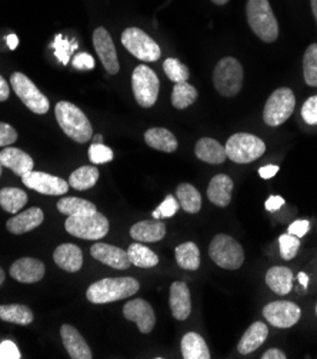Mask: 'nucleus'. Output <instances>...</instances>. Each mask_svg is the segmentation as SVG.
Segmentation results:
<instances>
[{
  "instance_id": "nucleus-48",
  "label": "nucleus",
  "mask_w": 317,
  "mask_h": 359,
  "mask_svg": "<svg viewBox=\"0 0 317 359\" xmlns=\"http://www.w3.org/2000/svg\"><path fill=\"white\" fill-rule=\"evenodd\" d=\"M72 63L76 69H93L94 67V59L89 53H79L73 59Z\"/></svg>"
},
{
  "instance_id": "nucleus-57",
  "label": "nucleus",
  "mask_w": 317,
  "mask_h": 359,
  "mask_svg": "<svg viewBox=\"0 0 317 359\" xmlns=\"http://www.w3.org/2000/svg\"><path fill=\"white\" fill-rule=\"evenodd\" d=\"M93 143H103V136L101 135H94L93 136Z\"/></svg>"
},
{
  "instance_id": "nucleus-45",
  "label": "nucleus",
  "mask_w": 317,
  "mask_h": 359,
  "mask_svg": "<svg viewBox=\"0 0 317 359\" xmlns=\"http://www.w3.org/2000/svg\"><path fill=\"white\" fill-rule=\"evenodd\" d=\"M17 140V132L8 123L0 122V147H10Z\"/></svg>"
},
{
  "instance_id": "nucleus-8",
  "label": "nucleus",
  "mask_w": 317,
  "mask_h": 359,
  "mask_svg": "<svg viewBox=\"0 0 317 359\" xmlns=\"http://www.w3.org/2000/svg\"><path fill=\"white\" fill-rule=\"evenodd\" d=\"M213 83L216 90L225 97L236 96L243 86V66L232 57H223L213 70Z\"/></svg>"
},
{
  "instance_id": "nucleus-52",
  "label": "nucleus",
  "mask_w": 317,
  "mask_h": 359,
  "mask_svg": "<svg viewBox=\"0 0 317 359\" xmlns=\"http://www.w3.org/2000/svg\"><path fill=\"white\" fill-rule=\"evenodd\" d=\"M9 85H8V82L3 79V76L0 75V102H5V100H8V97H9Z\"/></svg>"
},
{
  "instance_id": "nucleus-24",
  "label": "nucleus",
  "mask_w": 317,
  "mask_h": 359,
  "mask_svg": "<svg viewBox=\"0 0 317 359\" xmlns=\"http://www.w3.org/2000/svg\"><path fill=\"white\" fill-rule=\"evenodd\" d=\"M269 337V328L263 322H255L252 324L248 331H246L241 337V339L239 341L237 345V351L241 355H249L252 352H255L258 348H260L265 341Z\"/></svg>"
},
{
  "instance_id": "nucleus-36",
  "label": "nucleus",
  "mask_w": 317,
  "mask_h": 359,
  "mask_svg": "<svg viewBox=\"0 0 317 359\" xmlns=\"http://www.w3.org/2000/svg\"><path fill=\"white\" fill-rule=\"evenodd\" d=\"M27 203V195L17 188H3L0 191V206L9 213H17Z\"/></svg>"
},
{
  "instance_id": "nucleus-16",
  "label": "nucleus",
  "mask_w": 317,
  "mask_h": 359,
  "mask_svg": "<svg viewBox=\"0 0 317 359\" xmlns=\"http://www.w3.org/2000/svg\"><path fill=\"white\" fill-rule=\"evenodd\" d=\"M90 255L113 269L118 271H126L130 268V259L127 257V250L125 252L123 249L109 245V243H103V242H97L90 248Z\"/></svg>"
},
{
  "instance_id": "nucleus-33",
  "label": "nucleus",
  "mask_w": 317,
  "mask_h": 359,
  "mask_svg": "<svg viewBox=\"0 0 317 359\" xmlns=\"http://www.w3.org/2000/svg\"><path fill=\"white\" fill-rule=\"evenodd\" d=\"M99 181V170L94 166H82L69 176V185L76 191H87Z\"/></svg>"
},
{
  "instance_id": "nucleus-61",
  "label": "nucleus",
  "mask_w": 317,
  "mask_h": 359,
  "mask_svg": "<svg viewBox=\"0 0 317 359\" xmlns=\"http://www.w3.org/2000/svg\"><path fill=\"white\" fill-rule=\"evenodd\" d=\"M316 315H317V305H316Z\"/></svg>"
},
{
  "instance_id": "nucleus-10",
  "label": "nucleus",
  "mask_w": 317,
  "mask_h": 359,
  "mask_svg": "<svg viewBox=\"0 0 317 359\" xmlns=\"http://www.w3.org/2000/svg\"><path fill=\"white\" fill-rule=\"evenodd\" d=\"M122 45L139 60L156 62L162 56L159 45L139 27H127L122 33Z\"/></svg>"
},
{
  "instance_id": "nucleus-31",
  "label": "nucleus",
  "mask_w": 317,
  "mask_h": 359,
  "mask_svg": "<svg viewBox=\"0 0 317 359\" xmlns=\"http://www.w3.org/2000/svg\"><path fill=\"white\" fill-rule=\"evenodd\" d=\"M127 257L130 259V264L139 268H153L159 264V257L152 249L140 242H134L129 246Z\"/></svg>"
},
{
  "instance_id": "nucleus-35",
  "label": "nucleus",
  "mask_w": 317,
  "mask_h": 359,
  "mask_svg": "<svg viewBox=\"0 0 317 359\" xmlns=\"http://www.w3.org/2000/svg\"><path fill=\"white\" fill-rule=\"evenodd\" d=\"M0 319L17 325H29L33 322V312L26 305H0Z\"/></svg>"
},
{
  "instance_id": "nucleus-46",
  "label": "nucleus",
  "mask_w": 317,
  "mask_h": 359,
  "mask_svg": "<svg viewBox=\"0 0 317 359\" xmlns=\"http://www.w3.org/2000/svg\"><path fill=\"white\" fill-rule=\"evenodd\" d=\"M20 352L10 341H5L0 345V359H20Z\"/></svg>"
},
{
  "instance_id": "nucleus-40",
  "label": "nucleus",
  "mask_w": 317,
  "mask_h": 359,
  "mask_svg": "<svg viewBox=\"0 0 317 359\" xmlns=\"http://www.w3.org/2000/svg\"><path fill=\"white\" fill-rule=\"evenodd\" d=\"M279 246H280V257L285 261H292L299 252L300 238L292 233H283L279 238Z\"/></svg>"
},
{
  "instance_id": "nucleus-18",
  "label": "nucleus",
  "mask_w": 317,
  "mask_h": 359,
  "mask_svg": "<svg viewBox=\"0 0 317 359\" xmlns=\"http://www.w3.org/2000/svg\"><path fill=\"white\" fill-rule=\"evenodd\" d=\"M45 264L36 258H22L10 265V276L22 283H34L43 279Z\"/></svg>"
},
{
  "instance_id": "nucleus-22",
  "label": "nucleus",
  "mask_w": 317,
  "mask_h": 359,
  "mask_svg": "<svg viewBox=\"0 0 317 359\" xmlns=\"http://www.w3.org/2000/svg\"><path fill=\"white\" fill-rule=\"evenodd\" d=\"M233 181L232 177L227 175H216L211 179L209 188H207V198L209 201L219 206V208H226L230 201H232V192H233Z\"/></svg>"
},
{
  "instance_id": "nucleus-39",
  "label": "nucleus",
  "mask_w": 317,
  "mask_h": 359,
  "mask_svg": "<svg viewBox=\"0 0 317 359\" xmlns=\"http://www.w3.org/2000/svg\"><path fill=\"white\" fill-rule=\"evenodd\" d=\"M163 70L166 76L174 83L186 82L190 78L189 67L183 65L179 59H174V57H169L163 62Z\"/></svg>"
},
{
  "instance_id": "nucleus-29",
  "label": "nucleus",
  "mask_w": 317,
  "mask_h": 359,
  "mask_svg": "<svg viewBox=\"0 0 317 359\" xmlns=\"http://www.w3.org/2000/svg\"><path fill=\"white\" fill-rule=\"evenodd\" d=\"M182 356L185 359H210V351L204 339L196 332H188L182 338Z\"/></svg>"
},
{
  "instance_id": "nucleus-25",
  "label": "nucleus",
  "mask_w": 317,
  "mask_h": 359,
  "mask_svg": "<svg viewBox=\"0 0 317 359\" xmlns=\"http://www.w3.org/2000/svg\"><path fill=\"white\" fill-rule=\"evenodd\" d=\"M195 154L200 161L211 165H220L227 159L225 147H222L216 139L211 137H202L197 140Z\"/></svg>"
},
{
  "instance_id": "nucleus-37",
  "label": "nucleus",
  "mask_w": 317,
  "mask_h": 359,
  "mask_svg": "<svg viewBox=\"0 0 317 359\" xmlns=\"http://www.w3.org/2000/svg\"><path fill=\"white\" fill-rule=\"evenodd\" d=\"M197 90L188 82L176 83L171 92V104L176 109H186L190 104H193L197 99Z\"/></svg>"
},
{
  "instance_id": "nucleus-17",
  "label": "nucleus",
  "mask_w": 317,
  "mask_h": 359,
  "mask_svg": "<svg viewBox=\"0 0 317 359\" xmlns=\"http://www.w3.org/2000/svg\"><path fill=\"white\" fill-rule=\"evenodd\" d=\"M169 305L174 319L186 320L192 312V298L188 285L182 280H176L170 286Z\"/></svg>"
},
{
  "instance_id": "nucleus-54",
  "label": "nucleus",
  "mask_w": 317,
  "mask_h": 359,
  "mask_svg": "<svg viewBox=\"0 0 317 359\" xmlns=\"http://www.w3.org/2000/svg\"><path fill=\"white\" fill-rule=\"evenodd\" d=\"M297 279H299V282L304 286V288H307V285H309V276H307L304 272H300V273L297 275Z\"/></svg>"
},
{
  "instance_id": "nucleus-27",
  "label": "nucleus",
  "mask_w": 317,
  "mask_h": 359,
  "mask_svg": "<svg viewBox=\"0 0 317 359\" xmlns=\"http://www.w3.org/2000/svg\"><path fill=\"white\" fill-rule=\"evenodd\" d=\"M266 283L274 294L285 297L293 288V272L286 266H272L266 273Z\"/></svg>"
},
{
  "instance_id": "nucleus-58",
  "label": "nucleus",
  "mask_w": 317,
  "mask_h": 359,
  "mask_svg": "<svg viewBox=\"0 0 317 359\" xmlns=\"http://www.w3.org/2000/svg\"><path fill=\"white\" fill-rule=\"evenodd\" d=\"M5 279H6V275H5L3 269H2V268H0V285H2V283L5 282Z\"/></svg>"
},
{
  "instance_id": "nucleus-34",
  "label": "nucleus",
  "mask_w": 317,
  "mask_h": 359,
  "mask_svg": "<svg viewBox=\"0 0 317 359\" xmlns=\"http://www.w3.org/2000/svg\"><path fill=\"white\" fill-rule=\"evenodd\" d=\"M57 209L60 213L67 217H78V215H87L96 212V205L80 198L66 196L57 202Z\"/></svg>"
},
{
  "instance_id": "nucleus-56",
  "label": "nucleus",
  "mask_w": 317,
  "mask_h": 359,
  "mask_svg": "<svg viewBox=\"0 0 317 359\" xmlns=\"http://www.w3.org/2000/svg\"><path fill=\"white\" fill-rule=\"evenodd\" d=\"M211 2H213L218 6H223V5H226L229 2V0H211Z\"/></svg>"
},
{
  "instance_id": "nucleus-53",
  "label": "nucleus",
  "mask_w": 317,
  "mask_h": 359,
  "mask_svg": "<svg viewBox=\"0 0 317 359\" xmlns=\"http://www.w3.org/2000/svg\"><path fill=\"white\" fill-rule=\"evenodd\" d=\"M6 42H8V46L10 48V50H15L19 45V39H17L16 34H9L6 38Z\"/></svg>"
},
{
  "instance_id": "nucleus-38",
  "label": "nucleus",
  "mask_w": 317,
  "mask_h": 359,
  "mask_svg": "<svg viewBox=\"0 0 317 359\" xmlns=\"http://www.w3.org/2000/svg\"><path fill=\"white\" fill-rule=\"evenodd\" d=\"M303 76L309 86L317 88V43H311L304 52Z\"/></svg>"
},
{
  "instance_id": "nucleus-12",
  "label": "nucleus",
  "mask_w": 317,
  "mask_h": 359,
  "mask_svg": "<svg viewBox=\"0 0 317 359\" xmlns=\"http://www.w3.org/2000/svg\"><path fill=\"white\" fill-rule=\"evenodd\" d=\"M263 315L267 322L276 328L286 330L295 327L302 318L300 308L290 301L270 302L263 308Z\"/></svg>"
},
{
  "instance_id": "nucleus-44",
  "label": "nucleus",
  "mask_w": 317,
  "mask_h": 359,
  "mask_svg": "<svg viewBox=\"0 0 317 359\" xmlns=\"http://www.w3.org/2000/svg\"><path fill=\"white\" fill-rule=\"evenodd\" d=\"M179 208H181V205H179L178 198L169 195V196H166V199L162 202V205L157 209L160 210L162 218H170V217H173V215H176V212L179 210Z\"/></svg>"
},
{
  "instance_id": "nucleus-9",
  "label": "nucleus",
  "mask_w": 317,
  "mask_h": 359,
  "mask_svg": "<svg viewBox=\"0 0 317 359\" xmlns=\"http://www.w3.org/2000/svg\"><path fill=\"white\" fill-rule=\"evenodd\" d=\"M132 89L136 102L142 107H152L160 90V81L146 65H139L132 74Z\"/></svg>"
},
{
  "instance_id": "nucleus-41",
  "label": "nucleus",
  "mask_w": 317,
  "mask_h": 359,
  "mask_svg": "<svg viewBox=\"0 0 317 359\" xmlns=\"http://www.w3.org/2000/svg\"><path fill=\"white\" fill-rule=\"evenodd\" d=\"M53 48H55V53H56L59 62L62 65H67V62L70 59V53L75 52L78 49V43H76V39L64 41L62 38V34H56Z\"/></svg>"
},
{
  "instance_id": "nucleus-5",
  "label": "nucleus",
  "mask_w": 317,
  "mask_h": 359,
  "mask_svg": "<svg viewBox=\"0 0 317 359\" xmlns=\"http://www.w3.org/2000/svg\"><path fill=\"white\" fill-rule=\"evenodd\" d=\"M225 149L232 162L251 163L265 154L266 143L255 135L240 132L227 139Z\"/></svg>"
},
{
  "instance_id": "nucleus-4",
  "label": "nucleus",
  "mask_w": 317,
  "mask_h": 359,
  "mask_svg": "<svg viewBox=\"0 0 317 359\" xmlns=\"http://www.w3.org/2000/svg\"><path fill=\"white\" fill-rule=\"evenodd\" d=\"M209 257L218 266L236 271L244 262V250L234 238L226 233H219L210 242Z\"/></svg>"
},
{
  "instance_id": "nucleus-59",
  "label": "nucleus",
  "mask_w": 317,
  "mask_h": 359,
  "mask_svg": "<svg viewBox=\"0 0 317 359\" xmlns=\"http://www.w3.org/2000/svg\"><path fill=\"white\" fill-rule=\"evenodd\" d=\"M152 215H153V218H155V219H160V218H162V215H160V210H159V209L153 210V213H152Z\"/></svg>"
},
{
  "instance_id": "nucleus-14",
  "label": "nucleus",
  "mask_w": 317,
  "mask_h": 359,
  "mask_svg": "<svg viewBox=\"0 0 317 359\" xmlns=\"http://www.w3.org/2000/svg\"><path fill=\"white\" fill-rule=\"evenodd\" d=\"M93 45L104 69L108 70L111 75H118L120 70V65L118 60L116 48L111 33L104 27H97L93 32Z\"/></svg>"
},
{
  "instance_id": "nucleus-28",
  "label": "nucleus",
  "mask_w": 317,
  "mask_h": 359,
  "mask_svg": "<svg viewBox=\"0 0 317 359\" xmlns=\"http://www.w3.org/2000/svg\"><path fill=\"white\" fill-rule=\"evenodd\" d=\"M145 142L148 143V147H150L156 151L167 152V154L174 152L179 147L176 136L169 129H164V128L148 129L145 133Z\"/></svg>"
},
{
  "instance_id": "nucleus-2",
  "label": "nucleus",
  "mask_w": 317,
  "mask_h": 359,
  "mask_svg": "<svg viewBox=\"0 0 317 359\" xmlns=\"http://www.w3.org/2000/svg\"><path fill=\"white\" fill-rule=\"evenodd\" d=\"M55 116L62 130L75 142L86 143L93 136V129L87 116L70 102H59L55 107Z\"/></svg>"
},
{
  "instance_id": "nucleus-13",
  "label": "nucleus",
  "mask_w": 317,
  "mask_h": 359,
  "mask_svg": "<svg viewBox=\"0 0 317 359\" xmlns=\"http://www.w3.org/2000/svg\"><path fill=\"white\" fill-rule=\"evenodd\" d=\"M22 181H23V185H26L29 189L36 191L42 195H50V196L64 195L67 194L70 187L62 177H57L45 172H34V170H30L26 175H23Z\"/></svg>"
},
{
  "instance_id": "nucleus-43",
  "label": "nucleus",
  "mask_w": 317,
  "mask_h": 359,
  "mask_svg": "<svg viewBox=\"0 0 317 359\" xmlns=\"http://www.w3.org/2000/svg\"><path fill=\"white\" fill-rule=\"evenodd\" d=\"M302 118L307 125H317V95L310 96L302 106Z\"/></svg>"
},
{
  "instance_id": "nucleus-42",
  "label": "nucleus",
  "mask_w": 317,
  "mask_h": 359,
  "mask_svg": "<svg viewBox=\"0 0 317 359\" xmlns=\"http://www.w3.org/2000/svg\"><path fill=\"white\" fill-rule=\"evenodd\" d=\"M89 158L93 163H108L113 161V151L103 145V143H92V147L89 149Z\"/></svg>"
},
{
  "instance_id": "nucleus-30",
  "label": "nucleus",
  "mask_w": 317,
  "mask_h": 359,
  "mask_svg": "<svg viewBox=\"0 0 317 359\" xmlns=\"http://www.w3.org/2000/svg\"><path fill=\"white\" fill-rule=\"evenodd\" d=\"M178 265L185 271H197L200 268V250L195 242H185L174 250Z\"/></svg>"
},
{
  "instance_id": "nucleus-60",
  "label": "nucleus",
  "mask_w": 317,
  "mask_h": 359,
  "mask_svg": "<svg viewBox=\"0 0 317 359\" xmlns=\"http://www.w3.org/2000/svg\"><path fill=\"white\" fill-rule=\"evenodd\" d=\"M2 172H3V165L0 163V176H2Z\"/></svg>"
},
{
  "instance_id": "nucleus-19",
  "label": "nucleus",
  "mask_w": 317,
  "mask_h": 359,
  "mask_svg": "<svg viewBox=\"0 0 317 359\" xmlns=\"http://www.w3.org/2000/svg\"><path fill=\"white\" fill-rule=\"evenodd\" d=\"M60 337H62V342H63L70 358H73V359H92L93 358L87 342L85 341L82 334H79V331L75 327L67 325V324L62 325Z\"/></svg>"
},
{
  "instance_id": "nucleus-3",
  "label": "nucleus",
  "mask_w": 317,
  "mask_h": 359,
  "mask_svg": "<svg viewBox=\"0 0 317 359\" xmlns=\"http://www.w3.org/2000/svg\"><path fill=\"white\" fill-rule=\"evenodd\" d=\"M246 16L251 29L259 39L273 43L279 38V23L269 0H248Z\"/></svg>"
},
{
  "instance_id": "nucleus-6",
  "label": "nucleus",
  "mask_w": 317,
  "mask_h": 359,
  "mask_svg": "<svg viewBox=\"0 0 317 359\" xmlns=\"http://www.w3.org/2000/svg\"><path fill=\"white\" fill-rule=\"evenodd\" d=\"M66 231L80 239L99 241L109 232V221L97 210L87 215L69 217L64 222Z\"/></svg>"
},
{
  "instance_id": "nucleus-32",
  "label": "nucleus",
  "mask_w": 317,
  "mask_h": 359,
  "mask_svg": "<svg viewBox=\"0 0 317 359\" xmlns=\"http://www.w3.org/2000/svg\"><path fill=\"white\" fill-rule=\"evenodd\" d=\"M176 198L182 209L188 213H197L202 209V195L190 184H181L176 188Z\"/></svg>"
},
{
  "instance_id": "nucleus-47",
  "label": "nucleus",
  "mask_w": 317,
  "mask_h": 359,
  "mask_svg": "<svg viewBox=\"0 0 317 359\" xmlns=\"http://www.w3.org/2000/svg\"><path fill=\"white\" fill-rule=\"evenodd\" d=\"M310 229V222L307 219H300V221H295L289 229H288V233H292L297 238H303L304 235H307Z\"/></svg>"
},
{
  "instance_id": "nucleus-1",
  "label": "nucleus",
  "mask_w": 317,
  "mask_h": 359,
  "mask_svg": "<svg viewBox=\"0 0 317 359\" xmlns=\"http://www.w3.org/2000/svg\"><path fill=\"white\" fill-rule=\"evenodd\" d=\"M139 290H140V283L134 278H130V276L104 278L89 286L86 298L89 302L96 305L109 304V302H116L120 299L130 298Z\"/></svg>"
},
{
  "instance_id": "nucleus-49",
  "label": "nucleus",
  "mask_w": 317,
  "mask_h": 359,
  "mask_svg": "<svg viewBox=\"0 0 317 359\" xmlns=\"http://www.w3.org/2000/svg\"><path fill=\"white\" fill-rule=\"evenodd\" d=\"M283 205H285V199L281 198V196H277V195L270 196V198L266 201V203H265V206H266V209H267L269 212H277Z\"/></svg>"
},
{
  "instance_id": "nucleus-26",
  "label": "nucleus",
  "mask_w": 317,
  "mask_h": 359,
  "mask_svg": "<svg viewBox=\"0 0 317 359\" xmlns=\"http://www.w3.org/2000/svg\"><path fill=\"white\" fill-rule=\"evenodd\" d=\"M130 236L136 242H159L166 236V225L160 221H140L130 228Z\"/></svg>"
},
{
  "instance_id": "nucleus-55",
  "label": "nucleus",
  "mask_w": 317,
  "mask_h": 359,
  "mask_svg": "<svg viewBox=\"0 0 317 359\" xmlns=\"http://www.w3.org/2000/svg\"><path fill=\"white\" fill-rule=\"evenodd\" d=\"M310 5H311V12H313V16L316 19V23H317V0H310Z\"/></svg>"
},
{
  "instance_id": "nucleus-50",
  "label": "nucleus",
  "mask_w": 317,
  "mask_h": 359,
  "mask_svg": "<svg viewBox=\"0 0 317 359\" xmlns=\"http://www.w3.org/2000/svg\"><path fill=\"white\" fill-rule=\"evenodd\" d=\"M286 353L283 351H280L277 348H272V349H267L263 355H262V359H286Z\"/></svg>"
},
{
  "instance_id": "nucleus-51",
  "label": "nucleus",
  "mask_w": 317,
  "mask_h": 359,
  "mask_svg": "<svg viewBox=\"0 0 317 359\" xmlns=\"http://www.w3.org/2000/svg\"><path fill=\"white\" fill-rule=\"evenodd\" d=\"M277 172H279V166L277 165H266V166L259 169V175L263 179H272Z\"/></svg>"
},
{
  "instance_id": "nucleus-23",
  "label": "nucleus",
  "mask_w": 317,
  "mask_h": 359,
  "mask_svg": "<svg viewBox=\"0 0 317 359\" xmlns=\"http://www.w3.org/2000/svg\"><path fill=\"white\" fill-rule=\"evenodd\" d=\"M0 163L5 168L12 169L17 176H23L27 172L33 170L34 162L30 155L23 152L22 149L6 147L3 151H0Z\"/></svg>"
},
{
  "instance_id": "nucleus-15",
  "label": "nucleus",
  "mask_w": 317,
  "mask_h": 359,
  "mask_svg": "<svg viewBox=\"0 0 317 359\" xmlns=\"http://www.w3.org/2000/svg\"><path fill=\"white\" fill-rule=\"evenodd\" d=\"M123 315L126 319L134 322L142 334H150L156 325V315L152 305L142 298L129 301L123 306Z\"/></svg>"
},
{
  "instance_id": "nucleus-7",
  "label": "nucleus",
  "mask_w": 317,
  "mask_h": 359,
  "mask_svg": "<svg viewBox=\"0 0 317 359\" xmlns=\"http://www.w3.org/2000/svg\"><path fill=\"white\" fill-rule=\"evenodd\" d=\"M296 97L292 89L279 88L267 99L263 109V121L269 126L283 125L295 112Z\"/></svg>"
},
{
  "instance_id": "nucleus-21",
  "label": "nucleus",
  "mask_w": 317,
  "mask_h": 359,
  "mask_svg": "<svg viewBox=\"0 0 317 359\" xmlns=\"http://www.w3.org/2000/svg\"><path fill=\"white\" fill-rule=\"evenodd\" d=\"M53 261L56 265L70 273L79 272L83 265L82 249L73 243L59 245L53 254Z\"/></svg>"
},
{
  "instance_id": "nucleus-11",
  "label": "nucleus",
  "mask_w": 317,
  "mask_h": 359,
  "mask_svg": "<svg viewBox=\"0 0 317 359\" xmlns=\"http://www.w3.org/2000/svg\"><path fill=\"white\" fill-rule=\"evenodd\" d=\"M10 85L17 97L33 114L45 115L49 112V99L22 72H15L10 76Z\"/></svg>"
},
{
  "instance_id": "nucleus-20",
  "label": "nucleus",
  "mask_w": 317,
  "mask_h": 359,
  "mask_svg": "<svg viewBox=\"0 0 317 359\" xmlns=\"http://www.w3.org/2000/svg\"><path fill=\"white\" fill-rule=\"evenodd\" d=\"M43 219H45L43 210L41 208L33 206L16 215V217H13L12 219H9L6 224V228L13 235H22L41 226Z\"/></svg>"
}]
</instances>
